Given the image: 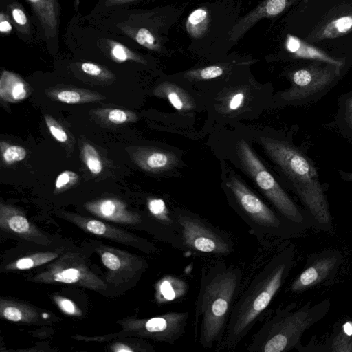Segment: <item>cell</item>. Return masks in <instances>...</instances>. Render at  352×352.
<instances>
[{"mask_svg":"<svg viewBox=\"0 0 352 352\" xmlns=\"http://www.w3.org/2000/svg\"><path fill=\"white\" fill-rule=\"evenodd\" d=\"M296 248L287 243L254 277L240 295L230 316L221 349H235L264 314L295 263Z\"/></svg>","mask_w":352,"mask_h":352,"instance_id":"1","label":"cell"},{"mask_svg":"<svg viewBox=\"0 0 352 352\" xmlns=\"http://www.w3.org/2000/svg\"><path fill=\"white\" fill-rule=\"evenodd\" d=\"M243 274L235 265L218 261L201 270L195 310L196 336L206 349L217 347L225 335L239 295Z\"/></svg>","mask_w":352,"mask_h":352,"instance_id":"2","label":"cell"},{"mask_svg":"<svg viewBox=\"0 0 352 352\" xmlns=\"http://www.w3.org/2000/svg\"><path fill=\"white\" fill-rule=\"evenodd\" d=\"M271 159L291 181L295 192L314 219L318 230L331 232L332 217L317 171L309 159L293 146L280 140L261 138Z\"/></svg>","mask_w":352,"mask_h":352,"instance_id":"3","label":"cell"},{"mask_svg":"<svg viewBox=\"0 0 352 352\" xmlns=\"http://www.w3.org/2000/svg\"><path fill=\"white\" fill-rule=\"evenodd\" d=\"M331 300L292 302L276 313L261 327L248 346L250 352H287L301 346L303 333L329 311Z\"/></svg>","mask_w":352,"mask_h":352,"instance_id":"4","label":"cell"},{"mask_svg":"<svg viewBox=\"0 0 352 352\" xmlns=\"http://www.w3.org/2000/svg\"><path fill=\"white\" fill-rule=\"evenodd\" d=\"M226 186L236 210L258 239H287L297 237L303 231L274 212L236 177H232Z\"/></svg>","mask_w":352,"mask_h":352,"instance_id":"5","label":"cell"},{"mask_svg":"<svg viewBox=\"0 0 352 352\" xmlns=\"http://www.w3.org/2000/svg\"><path fill=\"white\" fill-rule=\"evenodd\" d=\"M239 157L256 186L275 207L279 214L305 231L315 228L314 219L294 202L244 140L236 146Z\"/></svg>","mask_w":352,"mask_h":352,"instance_id":"6","label":"cell"},{"mask_svg":"<svg viewBox=\"0 0 352 352\" xmlns=\"http://www.w3.org/2000/svg\"><path fill=\"white\" fill-rule=\"evenodd\" d=\"M173 214L179 228L184 250L219 256L233 252L234 241L228 233L190 212L177 209Z\"/></svg>","mask_w":352,"mask_h":352,"instance_id":"7","label":"cell"},{"mask_svg":"<svg viewBox=\"0 0 352 352\" xmlns=\"http://www.w3.org/2000/svg\"><path fill=\"white\" fill-rule=\"evenodd\" d=\"M341 66L314 61L292 74V86L283 98L287 100L307 98L329 85L339 75Z\"/></svg>","mask_w":352,"mask_h":352,"instance_id":"8","label":"cell"},{"mask_svg":"<svg viewBox=\"0 0 352 352\" xmlns=\"http://www.w3.org/2000/svg\"><path fill=\"white\" fill-rule=\"evenodd\" d=\"M342 261V252L335 249L311 254L302 271L291 283L290 291L301 293L331 280L336 276Z\"/></svg>","mask_w":352,"mask_h":352,"instance_id":"9","label":"cell"},{"mask_svg":"<svg viewBox=\"0 0 352 352\" xmlns=\"http://www.w3.org/2000/svg\"><path fill=\"white\" fill-rule=\"evenodd\" d=\"M352 32V12L342 14L322 22L307 37L309 42L335 38Z\"/></svg>","mask_w":352,"mask_h":352,"instance_id":"10","label":"cell"},{"mask_svg":"<svg viewBox=\"0 0 352 352\" xmlns=\"http://www.w3.org/2000/svg\"><path fill=\"white\" fill-rule=\"evenodd\" d=\"M285 46L287 50L297 58L327 63L341 67L343 65L341 60L330 56L321 50L291 34L287 36Z\"/></svg>","mask_w":352,"mask_h":352,"instance_id":"11","label":"cell"},{"mask_svg":"<svg viewBox=\"0 0 352 352\" xmlns=\"http://www.w3.org/2000/svg\"><path fill=\"white\" fill-rule=\"evenodd\" d=\"M188 291L187 282L175 275H166L155 286V297L158 303L173 302L184 297Z\"/></svg>","mask_w":352,"mask_h":352,"instance_id":"12","label":"cell"},{"mask_svg":"<svg viewBox=\"0 0 352 352\" xmlns=\"http://www.w3.org/2000/svg\"><path fill=\"white\" fill-rule=\"evenodd\" d=\"M38 16L46 35L54 36L56 32L58 16L55 0H28Z\"/></svg>","mask_w":352,"mask_h":352,"instance_id":"13","label":"cell"},{"mask_svg":"<svg viewBox=\"0 0 352 352\" xmlns=\"http://www.w3.org/2000/svg\"><path fill=\"white\" fill-rule=\"evenodd\" d=\"M321 351L352 352V321H346L334 331Z\"/></svg>","mask_w":352,"mask_h":352,"instance_id":"14","label":"cell"},{"mask_svg":"<svg viewBox=\"0 0 352 352\" xmlns=\"http://www.w3.org/2000/svg\"><path fill=\"white\" fill-rule=\"evenodd\" d=\"M157 95L166 97L172 106L178 111H188L193 104L186 92L179 87L170 82H165L157 89Z\"/></svg>","mask_w":352,"mask_h":352,"instance_id":"15","label":"cell"},{"mask_svg":"<svg viewBox=\"0 0 352 352\" xmlns=\"http://www.w3.org/2000/svg\"><path fill=\"white\" fill-rule=\"evenodd\" d=\"M177 164V158L175 154L162 151H151L141 159L142 166L151 171L168 170Z\"/></svg>","mask_w":352,"mask_h":352,"instance_id":"16","label":"cell"},{"mask_svg":"<svg viewBox=\"0 0 352 352\" xmlns=\"http://www.w3.org/2000/svg\"><path fill=\"white\" fill-rule=\"evenodd\" d=\"M296 0H267L262 7L252 13L251 18L245 19L243 23L250 24L263 16H274L284 11L289 6Z\"/></svg>","mask_w":352,"mask_h":352,"instance_id":"17","label":"cell"},{"mask_svg":"<svg viewBox=\"0 0 352 352\" xmlns=\"http://www.w3.org/2000/svg\"><path fill=\"white\" fill-rule=\"evenodd\" d=\"M94 211L99 215L113 221H126V214L120 203L105 199L94 206Z\"/></svg>","mask_w":352,"mask_h":352,"instance_id":"18","label":"cell"},{"mask_svg":"<svg viewBox=\"0 0 352 352\" xmlns=\"http://www.w3.org/2000/svg\"><path fill=\"white\" fill-rule=\"evenodd\" d=\"M1 87L11 89L6 92V96H12L14 100L23 99L26 95L25 86L22 80L13 73L4 71L1 78Z\"/></svg>","mask_w":352,"mask_h":352,"instance_id":"19","label":"cell"},{"mask_svg":"<svg viewBox=\"0 0 352 352\" xmlns=\"http://www.w3.org/2000/svg\"><path fill=\"white\" fill-rule=\"evenodd\" d=\"M208 24V12L204 8H197L189 15L186 28L188 33L195 38L201 36Z\"/></svg>","mask_w":352,"mask_h":352,"instance_id":"20","label":"cell"},{"mask_svg":"<svg viewBox=\"0 0 352 352\" xmlns=\"http://www.w3.org/2000/svg\"><path fill=\"white\" fill-rule=\"evenodd\" d=\"M110 47V54L112 58L118 62H124L128 60L140 61V58L123 44L114 41H107Z\"/></svg>","mask_w":352,"mask_h":352,"instance_id":"21","label":"cell"},{"mask_svg":"<svg viewBox=\"0 0 352 352\" xmlns=\"http://www.w3.org/2000/svg\"><path fill=\"white\" fill-rule=\"evenodd\" d=\"M82 153L85 164L90 172L95 175L100 173L102 164L96 149L90 144H85Z\"/></svg>","mask_w":352,"mask_h":352,"instance_id":"22","label":"cell"},{"mask_svg":"<svg viewBox=\"0 0 352 352\" xmlns=\"http://www.w3.org/2000/svg\"><path fill=\"white\" fill-rule=\"evenodd\" d=\"M56 256L55 254H46L34 255L30 257H24L18 260L15 263V267L19 270H27L35 267L38 265L46 263Z\"/></svg>","mask_w":352,"mask_h":352,"instance_id":"23","label":"cell"},{"mask_svg":"<svg viewBox=\"0 0 352 352\" xmlns=\"http://www.w3.org/2000/svg\"><path fill=\"white\" fill-rule=\"evenodd\" d=\"M83 273L78 269L67 268L53 274L55 281L65 283H75L82 279Z\"/></svg>","mask_w":352,"mask_h":352,"instance_id":"24","label":"cell"},{"mask_svg":"<svg viewBox=\"0 0 352 352\" xmlns=\"http://www.w3.org/2000/svg\"><path fill=\"white\" fill-rule=\"evenodd\" d=\"M8 225L12 231L19 234H27L30 231V224L23 215H12L8 219Z\"/></svg>","mask_w":352,"mask_h":352,"instance_id":"25","label":"cell"},{"mask_svg":"<svg viewBox=\"0 0 352 352\" xmlns=\"http://www.w3.org/2000/svg\"><path fill=\"white\" fill-rule=\"evenodd\" d=\"M135 40L140 45L150 49H158V45L156 43L155 38L152 33L146 28H140L135 34Z\"/></svg>","mask_w":352,"mask_h":352,"instance_id":"26","label":"cell"},{"mask_svg":"<svg viewBox=\"0 0 352 352\" xmlns=\"http://www.w3.org/2000/svg\"><path fill=\"white\" fill-rule=\"evenodd\" d=\"M25 149L20 146L12 145L7 147L3 152V157L6 162L13 163L22 161L26 157Z\"/></svg>","mask_w":352,"mask_h":352,"instance_id":"27","label":"cell"},{"mask_svg":"<svg viewBox=\"0 0 352 352\" xmlns=\"http://www.w3.org/2000/svg\"><path fill=\"white\" fill-rule=\"evenodd\" d=\"M223 74V69L218 65L204 67L195 72H191V76L198 79L210 80L219 77Z\"/></svg>","mask_w":352,"mask_h":352,"instance_id":"28","label":"cell"},{"mask_svg":"<svg viewBox=\"0 0 352 352\" xmlns=\"http://www.w3.org/2000/svg\"><path fill=\"white\" fill-rule=\"evenodd\" d=\"M47 126L52 136L60 142H65L68 136L63 129L51 116H45Z\"/></svg>","mask_w":352,"mask_h":352,"instance_id":"29","label":"cell"},{"mask_svg":"<svg viewBox=\"0 0 352 352\" xmlns=\"http://www.w3.org/2000/svg\"><path fill=\"white\" fill-rule=\"evenodd\" d=\"M57 98L62 102L76 104L82 101L81 94L74 90H63L57 94Z\"/></svg>","mask_w":352,"mask_h":352,"instance_id":"30","label":"cell"},{"mask_svg":"<svg viewBox=\"0 0 352 352\" xmlns=\"http://www.w3.org/2000/svg\"><path fill=\"white\" fill-rule=\"evenodd\" d=\"M101 259L103 264L111 270H117L122 265L120 258L116 254L109 252H103Z\"/></svg>","mask_w":352,"mask_h":352,"instance_id":"31","label":"cell"},{"mask_svg":"<svg viewBox=\"0 0 352 352\" xmlns=\"http://www.w3.org/2000/svg\"><path fill=\"white\" fill-rule=\"evenodd\" d=\"M2 315L8 320L18 322L23 318V312L16 307L7 306L2 309Z\"/></svg>","mask_w":352,"mask_h":352,"instance_id":"32","label":"cell"},{"mask_svg":"<svg viewBox=\"0 0 352 352\" xmlns=\"http://www.w3.org/2000/svg\"><path fill=\"white\" fill-rule=\"evenodd\" d=\"M80 67L82 72L91 76H102L105 74V71L100 65L93 63H82Z\"/></svg>","mask_w":352,"mask_h":352,"instance_id":"33","label":"cell"},{"mask_svg":"<svg viewBox=\"0 0 352 352\" xmlns=\"http://www.w3.org/2000/svg\"><path fill=\"white\" fill-rule=\"evenodd\" d=\"M127 113L121 109H111L108 113V119L114 124H122L128 120Z\"/></svg>","mask_w":352,"mask_h":352,"instance_id":"34","label":"cell"},{"mask_svg":"<svg viewBox=\"0 0 352 352\" xmlns=\"http://www.w3.org/2000/svg\"><path fill=\"white\" fill-rule=\"evenodd\" d=\"M76 177V174L71 171H64L61 173L56 178L55 187L56 189L62 188L71 183Z\"/></svg>","mask_w":352,"mask_h":352,"instance_id":"35","label":"cell"},{"mask_svg":"<svg viewBox=\"0 0 352 352\" xmlns=\"http://www.w3.org/2000/svg\"><path fill=\"white\" fill-rule=\"evenodd\" d=\"M12 18L16 25L19 27H25L27 25L28 22L25 13L19 7H14L12 8Z\"/></svg>","mask_w":352,"mask_h":352,"instance_id":"36","label":"cell"},{"mask_svg":"<svg viewBox=\"0 0 352 352\" xmlns=\"http://www.w3.org/2000/svg\"><path fill=\"white\" fill-rule=\"evenodd\" d=\"M57 302L60 307L66 313L74 314L76 312L74 304L69 300L65 298H58Z\"/></svg>","mask_w":352,"mask_h":352,"instance_id":"37","label":"cell"},{"mask_svg":"<svg viewBox=\"0 0 352 352\" xmlns=\"http://www.w3.org/2000/svg\"><path fill=\"white\" fill-rule=\"evenodd\" d=\"M245 95L243 92H239L234 95L229 102V108L231 110L238 109L243 102Z\"/></svg>","mask_w":352,"mask_h":352,"instance_id":"38","label":"cell"},{"mask_svg":"<svg viewBox=\"0 0 352 352\" xmlns=\"http://www.w3.org/2000/svg\"><path fill=\"white\" fill-rule=\"evenodd\" d=\"M12 30V25L8 19L7 15L3 12L0 14V32L2 34H8Z\"/></svg>","mask_w":352,"mask_h":352,"instance_id":"39","label":"cell"},{"mask_svg":"<svg viewBox=\"0 0 352 352\" xmlns=\"http://www.w3.org/2000/svg\"><path fill=\"white\" fill-rule=\"evenodd\" d=\"M345 119L349 126L352 129V97H350L346 102Z\"/></svg>","mask_w":352,"mask_h":352,"instance_id":"40","label":"cell"},{"mask_svg":"<svg viewBox=\"0 0 352 352\" xmlns=\"http://www.w3.org/2000/svg\"><path fill=\"white\" fill-rule=\"evenodd\" d=\"M133 1H135V0H107L106 2V5L107 6H116V5L129 3V2H131Z\"/></svg>","mask_w":352,"mask_h":352,"instance_id":"41","label":"cell"},{"mask_svg":"<svg viewBox=\"0 0 352 352\" xmlns=\"http://www.w3.org/2000/svg\"><path fill=\"white\" fill-rule=\"evenodd\" d=\"M338 173L343 180H344L346 182H352V173H346V172H344L342 170H338Z\"/></svg>","mask_w":352,"mask_h":352,"instance_id":"42","label":"cell"},{"mask_svg":"<svg viewBox=\"0 0 352 352\" xmlns=\"http://www.w3.org/2000/svg\"><path fill=\"white\" fill-rule=\"evenodd\" d=\"M116 351L122 352V351H133V349L129 348V346L124 345V344H120L117 346L115 349Z\"/></svg>","mask_w":352,"mask_h":352,"instance_id":"43","label":"cell"}]
</instances>
